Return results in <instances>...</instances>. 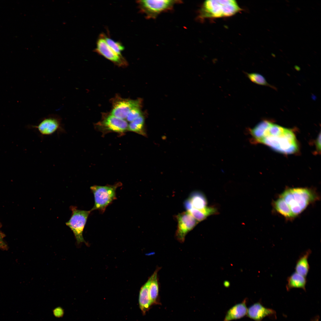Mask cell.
<instances>
[{
  "mask_svg": "<svg viewBox=\"0 0 321 321\" xmlns=\"http://www.w3.org/2000/svg\"><path fill=\"white\" fill-rule=\"evenodd\" d=\"M248 131L252 142L263 144L278 152L289 154L298 150L297 140L292 130L268 120L260 122Z\"/></svg>",
  "mask_w": 321,
  "mask_h": 321,
  "instance_id": "1",
  "label": "cell"
},
{
  "mask_svg": "<svg viewBox=\"0 0 321 321\" xmlns=\"http://www.w3.org/2000/svg\"><path fill=\"white\" fill-rule=\"evenodd\" d=\"M279 197L283 200L291 218L301 213L318 198L314 190L307 188H288L284 191Z\"/></svg>",
  "mask_w": 321,
  "mask_h": 321,
  "instance_id": "2",
  "label": "cell"
},
{
  "mask_svg": "<svg viewBox=\"0 0 321 321\" xmlns=\"http://www.w3.org/2000/svg\"><path fill=\"white\" fill-rule=\"evenodd\" d=\"M242 10L234 0H208L203 2L199 9L197 19L230 17Z\"/></svg>",
  "mask_w": 321,
  "mask_h": 321,
  "instance_id": "3",
  "label": "cell"
},
{
  "mask_svg": "<svg viewBox=\"0 0 321 321\" xmlns=\"http://www.w3.org/2000/svg\"><path fill=\"white\" fill-rule=\"evenodd\" d=\"M181 0H139L136 1L140 12L147 19H155L162 13L170 11Z\"/></svg>",
  "mask_w": 321,
  "mask_h": 321,
  "instance_id": "4",
  "label": "cell"
},
{
  "mask_svg": "<svg viewBox=\"0 0 321 321\" xmlns=\"http://www.w3.org/2000/svg\"><path fill=\"white\" fill-rule=\"evenodd\" d=\"M121 185V183L118 182L113 185L91 186L90 189L94 195L95 204L90 211L98 210L104 213L106 208L117 199L116 190Z\"/></svg>",
  "mask_w": 321,
  "mask_h": 321,
  "instance_id": "5",
  "label": "cell"
},
{
  "mask_svg": "<svg viewBox=\"0 0 321 321\" xmlns=\"http://www.w3.org/2000/svg\"><path fill=\"white\" fill-rule=\"evenodd\" d=\"M42 137L66 133L62 118L56 114H50L43 118L35 125L31 126Z\"/></svg>",
  "mask_w": 321,
  "mask_h": 321,
  "instance_id": "6",
  "label": "cell"
},
{
  "mask_svg": "<svg viewBox=\"0 0 321 321\" xmlns=\"http://www.w3.org/2000/svg\"><path fill=\"white\" fill-rule=\"evenodd\" d=\"M70 208L72 211V215L65 224L73 232L78 244L85 242L83 233L91 211L79 210L74 206H71Z\"/></svg>",
  "mask_w": 321,
  "mask_h": 321,
  "instance_id": "7",
  "label": "cell"
},
{
  "mask_svg": "<svg viewBox=\"0 0 321 321\" xmlns=\"http://www.w3.org/2000/svg\"><path fill=\"white\" fill-rule=\"evenodd\" d=\"M176 217L177 225L175 237L179 242L182 243L187 234L193 229L198 222L187 211L179 214Z\"/></svg>",
  "mask_w": 321,
  "mask_h": 321,
  "instance_id": "8",
  "label": "cell"
},
{
  "mask_svg": "<svg viewBox=\"0 0 321 321\" xmlns=\"http://www.w3.org/2000/svg\"><path fill=\"white\" fill-rule=\"evenodd\" d=\"M95 51L119 66H125L128 64L122 55L117 54L109 46L101 34L97 40Z\"/></svg>",
  "mask_w": 321,
  "mask_h": 321,
  "instance_id": "9",
  "label": "cell"
},
{
  "mask_svg": "<svg viewBox=\"0 0 321 321\" xmlns=\"http://www.w3.org/2000/svg\"><path fill=\"white\" fill-rule=\"evenodd\" d=\"M139 100L120 99L114 103L111 114L119 118L125 119L133 108L140 106Z\"/></svg>",
  "mask_w": 321,
  "mask_h": 321,
  "instance_id": "10",
  "label": "cell"
},
{
  "mask_svg": "<svg viewBox=\"0 0 321 321\" xmlns=\"http://www.w3.org/2000/svg\"><path fill=\"white\" fill-rule=\"evenodd\" d=\"M246 316L254 321H262L266 317L275 319L276 317L275 311L265 307L260 302L254 303L248 309Z\"/></svg>",
  "mask_w": 321,
  "mask_h": 321,
  "instance_id": "11",
  "label": "cell"
},
{
  "mask_svg": "<svg viewBox=\"0 0 321 321\" xmlns=\"http://www.w3.org/2000/svg\"><path fill=\"white\" fill-rule=\"evenodd\" d=\"M100 125L104 129L119 133L123 132L128 130V126L125 120L117 118L111 114L106 117Z\"/></svg>",
  "mask_w": 321,
  "mask_h": 321,
  "instance_id": "12",
  "label": "cell"
},
{
  "mask_svg": "<svg viewBox=\"0 0 321 321\" xmlns=\"http://www.w3.org/2000/svg\"><path fill=\"white\" fill-rule=\"evenodd\" d=\"M207 201L204 195L199 191L191 193L184 203L186 210L191 208L201 210L207 207Z\"/></svg>",
  "mask_w": 321,
  "mask_h": 321,
  "instance_id": "13",
  "label": "cell"
},
{
  "mask_svg": "<svg viewBox=\"0 0 321 321\" xmlns=\"http://www.w3.org/2000/svg\"><path fill=\"white\" fill-rule=\"evenodd\" d=\"M248 299L245 298L241 302L234 305L226 312L223 321H231L241 318L246 316Z\"/></svg>",
  "mask_w": 321,
  "mask_h": 321,
  "instance_id": "14",
  "label": "cell"
},
{
  "mask_svg": "<svg viewBox=\"0 0 321 321\" xmlns=\"http://www.w3.org/2000/svg\"><path fill=\"white\" fill-rule=\"evenodd\" d=\"M151 278V276L141 287L139 292V305L143 314H145L148 311L152 305L149 293V287Z\"/></svg>",
  "mask_w": 321,
  "mask_h": 321,
  "instance_id": "15",
  "label": "cell"
},
{
  "mask_svg": "<svg viewBox=\"0 0 321 321\" xmlns=\"http://www.w3.org/2000/svg\"><path fill=\"white\" fill-rule=\"evenodd\" d=\"M311 252L309 249L301 255L298 259L295 265V272L306 277L310 269L308 258Z\"/></svg>",
  "mask_w": 321,
  "mask_h": 321,
  "instance_id": "16",
  "label": "cell"
},
{
  "mask_svg": "<svg viewBox=\"0 0 321 321\" xmlns=\"http://www.w3.org/2000/svg\"><path fill=\"white\" fill-rule=\"evenodd\" d=\"M287 281L286 288L288 291L294 288H301L305 291L306 290L307 283L306 277L295 272L288 277Z\"/></svg>",
  "mask_w": 321,
  "mask_h": 321,
  "instance_id": "17",
  "label": "cell"
},
{
  "mask_svg": "<svg viewBox=\"0 0 321 321\" xmlns=\"http://www.w3.org/2000/svg\"><path fill=\"white\" fill-rule=\"evenodd\" d=\"M160 268L158 267L151 275L152 278L149 287V293L151 304L157 303L159 291L158 272Z\"/></svg>",
  "mask_w": 321,
  "mask_h": 321,
  "instance_id": "18",
  "label": "cell"
},
{
  "mask_svg": "<svg viewBox=\"0 0 321 321\" xmlns=\"http://www.w3.org/2000/svg\"><path fill=\"white\" fill-rule=\"evenodd\" d=\"M145 118L143 115L131 122L128 125V130L136 133L145 136L146 133L144 128Z\"/></svg>",
  "mask_w": 321,
  "mask_h": 321,
  "instance_id": "19",
  "label": "cell"
},
{
  "mask_svg": "<svg viewBox=\"0 0 321 321\" xmlns=\"http://www.w3.org/2000/svg\"><path fill=\"white\" fill-rule=\"evenodd\" d=\"M246 74L248 78L252 82L259 85L267 86L276 89V88L269 84L261 75L255 73H246Z\"/></svg>",
  "mask_w": 321,
  "mask_h": 321,
  "instance_id": "20",
  "label": "cell"
},
{
  "mask_svg": "<svg viewBox=\"0 0 321 321\" xmlns=\"http://www.w3.org/2000/svg\"><path fill=\"white\" fill-rule=\"evenodd\" d=\"M109 46L117 54L122 55L121 52L124 49L123 45L119 42L115 41L104 34H101Z\"/></svg>",
  "mask_w": 321,
  "mask_h": 321,
  "instance_id": "21",
  "label": "cell"
},
{
  "mask_svg": "<svg viewBox=\"0 0 321 321\" xmlns=\"http://www.w3.org/2000/svg\"><path fill=\"white\" fill-rule=\"evenodd\" d=\"M140 108V106L138 107L132 109L126 118L127 121L130 122L143 115Z\"/></svg>",
  "mask_w": 321,
  "mask_h": 321,
  "instance_id": "22",
  "label": "cell"
},
{
  "mask_svg": "<svg viewBox=\"0 0 321 321\" xmlns=\"http://www.w3.org/2000/svg\"><path fill=\"white\" fill-rule=\"evenodd\" d=\"M320 133L318 136L316 141V147L317 151L320 152Z\"/></svg>",
  "mask_w": 321,
  "mask_h": 321,
  "instance_id": "23",
  "label": "cell"
},
{
  "mask_svg": "<svg viewBox=\"0 0 321 321\" xmlns=\"http://www.w3.org/2000/svg\"><path fill=\"white\" fill-rule=\"evenodd\" d=\"M54 314L57 317H60L63 314V311L61 309H57L54 310Z\"/></svg>",
  "mask_w": 321,
  "mask_h": 321,
  "instance_id": "24",
  "label": "cell"
},
{
  "mask_svg": "<svg viewBox=\"0 0 321 321\" xmlns=\"http://www.w3.org/2000/svg\"><path fill=\"white\" fill-rule=\"evenodd\" d=\"M224 285L226 287H228L230 285V283L229 281H226L224 282Z\"/></svg>",
  "mask_w": 321,
  "mask_h": 321,
  "instance_id": "25",
  "label": "cell"
},
{
  "mask_svg": "<svg viewBox=\"0 0 321 321\" xmlns=\"http://www.w3.org/2000/svg\"><path fill=\"white\" fill-rule=\"evenodd\" d=\"M319 316H317L312 319L311 321H319Z\"/></svg>",
  "mask_w": 321,
  "mask_h": 321,
  "instance_id": "26",
  "label": "cell"
}]
</instances>
